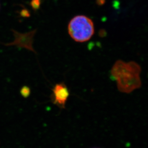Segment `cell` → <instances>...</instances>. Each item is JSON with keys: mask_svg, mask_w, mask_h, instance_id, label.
<instances>
[{"mask_svg": "<svg viewBox=\"0 0 148 148\" xmlns=\"http://www.w3.org/2000/svg\"></svg>", "mask_w": 148, "mask_h": 148, "instance_id": "obj_6", "label": "cell"}, {"mask_svg": "<svg viewBox=\"0 0 148 148\" xmlns=\"http://www.w3.org/2000/svg\"><path fill=\"white\" fill-rule=\"evenodd\" d=\"M40 4V0H33V6L35 8L38 9Z\"/></svg>", "mask_w": 148, "mask_h": 148, "instance_id": "obj_4", "label": "cell"}, {"mask_svg": "<svg viewBox=\"0 0 148 148\" xmlns=\"http://www.w3.org/2000/svg\"><path fill=\"white\" fill-rule=\"evenodd\" d=\"M68 29L71 38L80 43L89 40L95 33L93 21L88 17L83 15L73 17L69 23Z\"/></svg>", "mask_w": 148, "mask_h": 148, "instance_id": "obj_2", "label": "cell"}, {"mask_svg": "<svg viewBox=\"0 0 148 148\" xmlns=\"http://www.w3.org/2000/svg\"><path fill=\"white\" fill-rule=\"evenodd\" d=\"M70 96V92L64 82H60L53 87L52 94V102L60 109H64Z\"/></svg>", "mask_w": 148, "mask_h": 148, "instance_id": "obj_3", "label": "cell"}, {"mask_svg": "<svg viewBox=\"0 0 148 148\" xmlns=\"http://www.w3.org/2000/svg\"><path fill=\"white\" fill-rule=\"evenodd\" d=\"M97 3L98 5H103V4H105L106 2V0H97Z\"/></svg>", "mask_w": 148, "mask_h": 148, "instance_id": "obj_5", "label": "cell"}, {"mask_svg": "<svg viewBox=\"0 0 148 148\" xmlns=\"http://www.w3.org/2000/svg\"><path fill=\"white\" fill-rule=\"evenodd\" d=\"M141 67L136 62L118 60L112 66L110 74L116 82L118 90L129 94L141 87Z\"/></svg>", "mask_w": 148, "mask_h": 148, "instance_id": "obj_1", "label": "cell"}]
</instances>
